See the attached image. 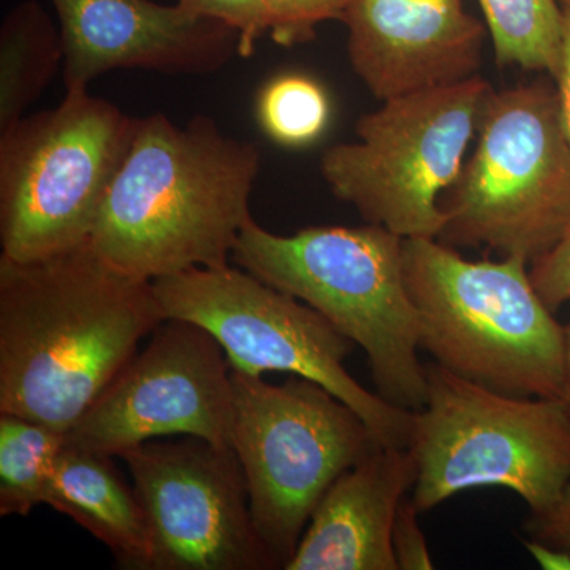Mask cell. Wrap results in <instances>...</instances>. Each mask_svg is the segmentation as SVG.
Listing matches in <instances>:
<instances>
[{
	"mask_svg": "<svg viewBox=\"0 0 570 570\" xmlns=\"http://www.w3.org/2000/svg\"><path fill=\"white\" fill-rule=\"evenodd\" d=\"M530 276L540 298L553 313L570 302V227L558 245L532 262Z\"/></svg>",
	"mask_w": 570,
	"mask_h": 570,
	"instance_id": "cell-23",
	"label": "cell"
},
{
	"mask_svg": "<svg viewBox=\"0 0 570 570\" xmlns=\"http://www.w3.org/2000/svg\"><path fill=\"white\" fill-rule=\"evenodd\" d=\"M426 404L415 412L412 504L420 513L461 491L508 489L543 515L570 482L566 397L505 395L428 363Z\"/></svg>",
	"mask_w": 570,
	"mask_h": 570,
	"instance_id": "cell-5",
	"label": "cell"
},
{
	"mask_svg": "<svg viewBox=\"0 0 570 570\" xmlns=\"http://www.w3.org/2000/svg\"><path fill=\"white\" fill-rule=\"evenodd\" d=\"M50 508L105 543L121 568L149 570L151 539L134 487L111 456L70 448L63 441L51 474Z\"/></svg>",
	"mask_w": 570,
	"mask_h": 570,
	"instance_id": "cell-16",
	"label": "cell"
},
{
	"mask_svg": "<svg viewBox=\"0 0 570 570\" xmlns=\"http://www.w3.org/2000/svg\"><path fill=\"white\" fill-rule=\"evenodd\" d=\"M232 448L254 524L284 569L330 487L384 445L354 409L309 379L273 385L232 370Z\"/></svg>",
	"mask_w": 570,
	"mask_h": 570,
	"instance_id": "cell-7",
	"label": "cell"
},
{
	"mask_svg": "<svg viewBox=\"0 0 570 570\" xmlns=\"http://www.w3.org/2000/svg\"><path fill=\"white\" fill-rule=\"evenodd\" d=\"M129 469L149 539V570L279 569L255 528L234 448L154 439L119 456Z\"/></svg>",
	"mask_w": 570,
	"mask_h": 570,
	"instance_id": "cell-11",
	"label": "cell"
},
{
	"mask_svg": "<svg viewBox=\"0 0 570 570\" xmlns=\"http://www.w3.org/2000/svg\"><path fill=\"white\" fill-rule=\"evenodd\" d=\"M332 115L328 94L321 82L302 73H285L266 82L258 94L262 129L279 145H311L325 132Z\"/></svg>",
	"mask_w": 570,
	"mask_h": 570,
	"instance_id": "cell-20",
	"label": "cell"
},
{
	"mask_svg": "<svg viewBox=\"0 0 570 570\" xmlns=\"http://www.w3.org/2000/svg\"><path fill=\"white\" fill-rule=\"evenodd\" d=\"M165 318L151 281L89 242L39 261L0 255V412L69 433Z\"/></svg>",
	"mask_w": 570,
	"mask_h": 570,
	"instance_id": "cell-1",
	"label": "cell"
},
{
	"mask_svg": "<svg viewBox=\"0 0 570 570\" xmlns=\"http://www.w3.org/2000/svg\"><path fill=\"white\" fill-rule=\"evenodd\" d=\"M409 448H381L348 469L321 499L285 570H397L392 535L414 489Z\"/></svg>",
	"mask_w": 570,
	"mask_h": 570,
	"instance_id": "cell-15",
	"label": "cell"
},
{
	"mask_svg": "<svg viewBox=\"0 0 570 570\" xmlns=\"http://www.w3.org/2000/svg\"><path fill=\"white\" fill-rule=\"evenodd\" d=\"M420 348L456 376L505 395L564 397L566 333L521 257L468 261L439 239L403 242Z\"/></svg>",
	"mask_w": 570,
	"mask_h": 570,
	"instance_id": "cell-3",
	"label": "cell"
},
{
	"mask_svg": "<svg viewBox=\"0 0 570 570\" xmlns=\"http://www.w3.org/2000/svg\"><path fill=\"white\" fill-rule=\"evenodd\" d=\"M439 242L487 247L532 264L570 227V142L557 89L532 82L491 91L478 146L441 200Z\"/></svg>",
	"mask_w": 570,
	"mask_h": 570,
	"instance_id": "cell-6",
	"label": "cell"
},
{
	"mask_svg": "<svg viewBox=\"0 0 570 570\" xmlns=\"http://www.w3.org/2000/svg\"><path fill=\"white\" fill-rule=\"evenodd\" d=\"M403 242L374 224L277 235L250 216L232 258L321 313L366 352L379 395L419 412L426 404V371L419 360L417 313L404 281Z\"/></svg>",
	"mask_w": 570,
	"mask_h": 570,
	"instance_id": "cell-4",
	"label": "cell"
},
{
	"mask_svg": "<svg viewBox=\"0 0 570 570\" xmlns=\"http://www.w3.org/2000/svg\"><path fill=\"white\" fill-rule=\"evenodd\" d=\"M527 531L532 540L549 543L570 553V482L562 491L560 501L549 512L531 515Z\"/></svg>",
	"mask_w": 570,
	"mask_h": 570,
	"instance_id": "cell-25",
	"label": "cell"
},
{
	"mask_svg": "<svg viewBox=\"0 0 570 570\" xmlns=\"http://www.w3.org/2000/svg\"><path fill=\"white\" fill-rule=\"evenodd\" d=\"M566 333V393L564 397L570 406V322L564 326Z\"/></svg>",
	"mask_w": 570,
	"mask_h": 570,
	"instance_id": "cell-28",
	"label": "cell"
},
{
	"mask_svg": "<svg viewBox=\"0 0 570 570\" xmlns=\"http://www.w3.org/2000/svg\"><path fill=\"white\" fill-rule=\"evenodd\" d=\"M262 156L208 116L178 126L137 118L129 151L94 224V253L124 275L156 281L228 265Z\"/></svg>",
	"mask_w": 570,
	"mask_h": 570,
	"instance_id": "cell-2",
	"label": "cell"
},
{
	"mask_svg": "<svg viewBox=\"0 0 570 570\" xmlns=\"http://www.w3.org/2000/svg\"><path fill=\"white\" fill-rule=\"evenodd\" d=\"M562 9H570V0H560Z\"/></svg>",
	"mask_w": 570,
	"mask_h": 570,
	"instance_id": "cell-29",
	"label": "cell"
},
{
	"mask_svg": "<svg viewBox=\"0 0 570 570\" xmlns=\"http://www.w3.org/2000/svg\"><path fill=\"white\" fill-rule=\"evenodd\" d=\"M352 69L376 99L478 77L487 29L463 0H352Z\"/></svg>",
	"mask_w": 570,
	"mask_h": 570,
	"instance_id": "cell-14",
	"label": "cell"
},
{
	"mask_svg": "<svg viewBox=\"0 0 570 570\" xmlns=\"http://www.w3.org/2000/svg\"><path fill=\"white\" fill-rule=\"evenodd\" d=\"M153 285L165 317L212 333L232 370L309 379L354 409L384 448L411 445L415 412L362 387L344 366L354 341L306 303L230 265L186 269Z\"/></svg>",
	"mask_w": 570,
	"mask_h": 570,
	"instance_id": "cell-10",
	"label": "cell"
},
{
	"mask_svg": "<svg viewBox=\"0 0 570 570\" xmlns=\"http://www.w3.org/2000/svg\"><path fill=\"white\" fill-rule=\"evenodd\" d=\"M232 365L193 322L165 318L66 434V444L119 459L171 436L232 448Z\"/></svg>",
	"mask_w": 570,
	"mask_h": 570,
	"instance_id": "cell-12",
	"label": "cell"
},
{
	"mask_svg": "<svg viewBox=\"0 0 570 570\" xmlns=\"http://www.w3.org/2000/svg\"><path fill=\"white\" fill-rule=\"evenodd\" d=\"M268 32L281 47L306 43L318 24L343 21L352 0H265Z\"/></svg>",
	"mask_w": 570,
	"mask_h": 570,
	"instance_id": "cell-21",
	"label": "cell"
},
{
	"mask_svg": "<svg viewBox=\"0 0 570 570\" xmlns=\"http://www.w3.org/2000/svg\"><path fill=\"white\" fill-rule=\"evenodd\" d=\"M61 28L36 0L17 3L0 24V130L20 121L63 67Z\"/></svg>",
	"mask_w": 570,
	"mask_h": 570,
	"instance_id": "cell-17",
	"label": "cell"
},
{
	"mask_svg": "<svg viewBox=\"0 0 570 570\" xmlns=\"http://www.w3.org/2000/svg\"><path fill=\"white\" fill-rule=\"evenodd\" d=\"M482 77L384 100L355 126L356 141L326 149L321 174L367 224L403 239H438L441 200L466 163L490 92Z\"/></svg>",
	"mask_w": 570,
	"mask_h": 570,
	"instance_id": "cell-9",
	"label": "cell"
},
{
	"mask_svg": "<svg viewBox=\"0 0 570 570\" xmlns=\"http://www.w3.org/2000/svg\"><path fill=\"white\" fill-rule=\"evenodd\" d=\"M179 7L195 17L230 26L239 33V56L249 58L257 40L268 32L265 0H178Z\"/></svg>",
	"mask_w": 570,
	"mask_h": 570,
	"instance_id": "cell-22",
	"label": "cell"
},
{
	"mask_svg": "<svg viewBox=\"0 0 570 570\" xmlns=\"http://www.w3.org/2000/svg\"><path fill=\"white\" fill-rule=\"evenodd\" d=\"M137 118L88 89L0 130L2 257L39 261L88 242Z\"/></svg>",
	"mask_w": 570,
	"mask_h": 570,
	"instance_id": "cell-8",
	"label": "cell"
},
{
	"mask_svg": "<svg viewBox=\"0 0 570 570\" xmlns=\"http://www.w3.org/2000/svg\"><path fill=\"white\" fill-rule=\"evenodd\" d=\"M58 14L66 91L88 89L111 70L206 75L239 56V33L224 22L154 0H50Z\"/></svg>",
	"mask_w": 570,
	"mask_h": 570,
	"instance_id": "cell-13",
	"label": "cell"
},
{
	"mask_svg": "<svg viewBox=\"0 0 570 570\" xmlns=\"http://www.w3.org/2000/svg\"><path fill=\"white\" fill-rule=\"evenodd\" d=\"M419 510L411 499H404L393 524L392 546L397 570H431L434 568L425 534L419 524Z\"/></svg>",
	"mask_w": 570,
	"mask_h": 570,
	"instance_id": "cell-24",
	"label": "cell"
},
{
	"mask_svg": "<svg viewBox=\"0 0 570 570\" xmlns=\"http://www.w3.org/2000/svg\"><path fill=\"white\" fill-rule=\"evenodd\" d=\"M66 434L0 412V517H28L48 504L56 456Z\"/></svg>",
	"mask_w": 570,
	"mask_h": 570,
	"instance_id": "cell-19",
	"label": "cell"
},
{
	"mask_svg": "<svg viewBox=\"0 0 570 570\" xmlns=\"http://www.w3.org/2000/svg\"><path fill=\"white\" fill-rule=\"evenodd\" d=\"M562 11H564V33H562L561 63L554 80H557L562 124L570 142V9H562Z\"/></svg>",
	"mask_w": 570,
	"mask_h": 570,
	"instance_id": "cell-26",
	"label": "cell"
},
{
	"mask_svg": "<svg viewBox=\"0 0 570 570\" xmlns=\"http://www.w3.org/2000/svg\"><path fill=\"white\" fill-rule=\"evenodd\" d=\"M531 557L538 562L540 568L546 570H570V553L549 546V543L539 542V540H527L524 542Z\"/></svg>",
	"mask_w": 570,
	"mask_h": 570,
	"instance_id": "cell-27",
	"label": "cell"
},
{
	"mask_svg": "<svg viewBox=\"0 0 570 570\" xmlns=\"http://www.w3.org/2000/svg\"><path fill=\"white\" fill-rule=\"evenodd\" d=\"M501 67L546 71L561 63L564 11L560 0H479Z\"/></svg>",
	"mask_w": 570,
	"mask_h": 570,
	"instance_id": "cell-18",
	"label": "cell"
}]
</instances>
